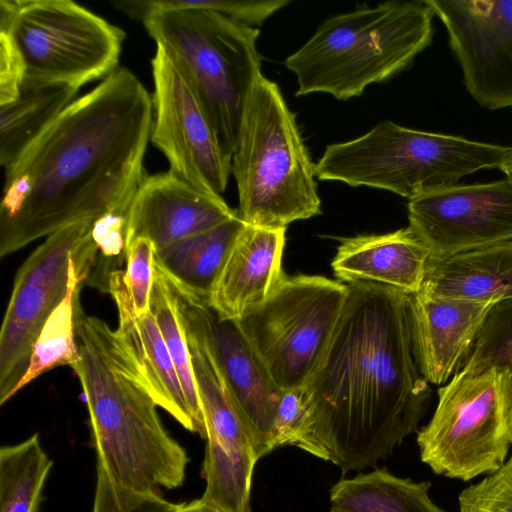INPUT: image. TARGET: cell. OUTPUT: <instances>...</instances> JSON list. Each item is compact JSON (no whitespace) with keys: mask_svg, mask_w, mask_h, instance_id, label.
I'll use <instances>...</instances> for the list:
<instances>
[{"mask_svg":"<svg viewBox=\"0 0 512 512\" xmlns=\"http://www.w3.org/2000/svg\"><path fill=\"white\" fill-rule=\"evenodd\" d=\"M152 125V97L124 67L72 102L5 170L0 256L133 198Z\"/></svg>","mask_w":512,"mask_h":512,"instance_id":"1","label":"cell"},{"mask_svg":"<svg viewBox=\"0 0 512 512\" xmlns=\"http://www.w3.org/2000/svg\"><path fill=\"white\" fill-rule=\"evenodd\" d=\"M410 294L359 281L302 388L314 456L343 473L374 466L417 431L431 388L417 364Z\"/></svg>","mask_w":512,"mask_h":512,"instance_id":"2","label":"cell"},{"mask_svg":"<svg viewBox=\"0 0 512 512\" xmlns=\"http://www.w3.org/2000/svg\"><path fill=\"white\" fill-rule=\"evenodd\" d=\"M75 322L80 360L72 369L85 395L97 465L127 487L181 486L186 451L164 428L157 404L115 331L83 312L80 289Z\"/></svg>","mask_w":512,"mask_h":512,"instance_id":"3","label":"cell"},{"mask_svg":"<svg viewBox=\"0 0 512 512\" xmlns=\"http://www.w3.org/2000/svg\"><path fill=\"white\" fill-rule=\"evenodd\" d=\"M434 16L423 0L362 5L329 17L284 61L296 76V96L348 100L390 79L431 44Z\"/></svg>","mask_w":512,"mask_h":512,"instance_id":"4","label":"cell"},{"mask_svg":"<svg viewBox=\"0 0 512 512\" xmlns=\"http://www.w3.org/2000/svg\"><path fill=\"white\" fill-rule=\"evenodd\" d=\"M231 172L239 217L247 225L286 228L321 214L315 164L279 86L261 75L247 100Z\"/></svg>","mask_w":512,"mask_h":512,"instance_id":"5","label":"cell"},{"mask_svg":"<svg viewBox=\"0 0 512 512\" xmlns=\"http://www.w3.org/2000/svg\"><path fill=\"white\" fill-rule=\"evenodd\" d=\"M509 148L385 120L355 139L328 145L315 164V177L411 200L458 185L479 170L499 168Z\"/></svg>","mask_w":512,"mask_h":512,"instance_id":"6","label":"cell"},{"mask_svg":"<svg viewBox=\"0 0 512 512\" xmlns=\"http://www.w3.org/2000/svg\"><path fill=\"white\" fill-rule=\"evenodd\" d=\"M203 102L233 155L250 93L261 74L259 29L210 10H170L141 21Z\"/></svg>","mask_w":512,"mask_h":512,"instance_id":"7","label":"cell"},{"mask_svg":"<svg viewBox=\"0 0 512 512\" xmlns=\"http://www.w3.org/2000/svg\"><path fill=\"white\" fill-rule=\"evenodd\" d=\"M437 394L434 414L417 434L421 461L462 481L499 469L512 446V364L460 370Z\"/></svg>","mask_w":512,"mask_h":512,"instance_id":"8","label":"cell"},{"mask_svg":"<svg viewBox=\"0 0 512 512\" xmlns=\"http://www.w3.org/2000/svg\"><path fill=\"white\" fill-rule=\"evenodd\" d=\"M0 30L25 66L22 84L80 88L118 67L124 31L70 0H0Z\"/></svg>","mask_w":512,"mask_h":512,"instance_id":"9","label":"cell"},{"mask_svg":"<svg viewBox=\"0 0 512 512\" xmlns=\"http://www.w3.org/2000/svg\"><path fill=\"white\" fill-rule=\"evenodd\" d=\"M348 284L319 275L286 276L237 321L275 384L303 388L318 367L340 319Z\"/></svg>","mask_w":512,"mask_h":512,"instance_id":"10","label":"cell"},{"mask_svg":"<svg viewBox=\"0 0 512 512\" xmlns=\"http://www.w3.org/2000/svg\"><path fill=\"white\" fill-rule=\"evenodd\" d=\"M151 63V142L167 158L170 171L203 191L220 195L228 183L232 156L197 92L161 47L156 46Z\"/></svg>","mask_w":512,"mask_h":512,"instance_id":"11","label":"cell"},{"mask_svg":"<svg viewBox=\"0 0 512 512\" xmlns=\"http://www.w3.org/2000/svg\"><path fill=\"white\" fill-rule=\"evenodd\" d=\"M90 225L76 222L52 233L15 275L0 331L1 405L16 394L39 333L68 292L70 260Z\"/></svg>","mask_w":512,"mask_h":512,"instance_id":"12","label":"cell"},{"mask_svg":"<svg viewBox=\"0 0 512 512\" xmlns=\"http://www.w3.org/2000/svg\"><path fill=\"white\" fill-rule=\"evenodd\" d=\"M166 280L183 328L197 337L212 356L260 459L273 450V425L282 390L236 320L222 318L208 302Z\"/></svg>","mask_w":512,"mask_h":512,"instance_id":"13","label":"cell"},{"mask_svg":"<svg viewBox=\"0 0 512 512\" xmlns=\"http://www.w3.org/2000/svg\"><path fill=\"white\" fill-rule=\"evenodd\" d=\"M184 332L206 429L201 499L222 512H249L258 458L248 429L209 351L192 333Z\"/></svg>","mask_w":512,"mask_h":512,"instance_id":"14","label":"cell"},{"mask_svg":"<svg viewBox=\"0 0 512 512\" xmlns=\"http://www.w3.org/2000/svg\"><path fill=\"white\" fill-rule=\"evenodd\" d=\"M443 23L470 96L512 107V0H425Z\"/></svg>","mask_w":512,"mask_h":512,"instance_id":"15","label":"cell"},{"mask_svg":"<svg viewBox=\"0 0 512 512\" xmlns=\"http://www.w3.org/2000/svg\"><path fill=\"white\" fill-rule=\"evenodd\" d=\"M409 226L431 258L512 242V180L458 184L408 201Z\"/></svg>","mask_w":512,"mask_h":512,"instance_id":"16","label":"cell"},{"mask_svg":"<svg viewBox=\"0 0 512 512\" xmlns=\"http://www.w3.org/2000/svg\"><path fill=\"white\" fill-rule=\"evenodd\" d=\"M236 214L221 195L203 191L170 170L147 175L130 207L127 248L136 239L147 238L160 249Z\"/></svg>","mask_w":512,"mask_h":512,"instance_id":"17","label":"cell"},{"mask_svg":"<svg viewBox=\"0 0 512 512\" xmlns=\"http://www.w3.org/2000/svg\"><path fill=\"white\" fill-rule=\"evenodd\" d=\"M410 299L420 372L428 383L445 384L462 368L496 304L437 297L422 289Z\"/></svg>","mask_w":512,"mask_h":512,"instance_id":"18","label":"cell"},{"mask_svg":"<svg viewBox=\"0 0 512 512\" xmlns=\"http://www.w3.org/2000/svg\"><path fill=\"white\" fill-rule=\"evenodd\" d=\"M109 294L118 312L115 334L137 367L151 397L185 429L198 433L204 439L154 315L151 311L142 316L134 312L124 282V270L111 274Z\"/></svg>","mask_w":512,"mask_h":512,"instance_id":"19","label":"cell"},{"mask_svg":"<svg viewBox=\"0 0 512 512\" xmlns=\"http://www.w3.org/2000/svg\"><path fill=\"white\" fill-rule=\"evenodd\" d=\"M286 228L245 224L210 299L225 319L238 320L265 301L287 276L282 269Z\"/></svg>","mask_w":512,"mask_h":512,"instance_id":"20","label":"cell"},{"mask_svg":"<svg viewBox=\"0 0 512 512\" xmlns=\"http://www.w3.org/2000/svg\"><path fill=\"white\" fill-rule=\"evenodd\" d=\"M430 251L410 227L340 239L331 266L338 281L375 282L408 294L423 284Z\"/></svg>","mask_w":512,"mask_h":512,"instance_id":"21","label":"cell"},{"mask_svg":"<svg viewBox=\"0 0 512 512\" xmlns=\"http://www.w3.org/2000/svg\"><path fill=\"white\" fill-rule=\"evenodd\" d=\"M420 289L437 297L474 302L512 300V242L430 258Z\"/></svg>","mask_w":512,"mask_h":512,"instance_id":"22","label":"cell"},{"mask_svg":"<svg viewBox=\"0 0 512 512\" xmlns=\"http://www.w3.org/2000/svg\"><path fill=\"white\" fill-rule=\"evenodd\" d=\"M244 226L237 212L211 229L156 249L154 264L172 284L210 304L215 285Z\"/></svg>","mask_w":512,"mask_h":512,"instance_id":"23","label":"cell"},{"mask_svg":"<svg viewBox=\"0 0 512 512\" xmlns=\"http://www.w3.org/2000/svg\"><path fill=\"white\" fill-rule=\"evenodd\" d=\"M79 88L64 84H22L13 102L0 105V163L5 170L74 102Z\"/></svg>","mask_w":512,"mask_h":512,"instance_id":"24","label":"cell"},{"mask_svg":"<svg viewBox=\"0 0 512 512\" xmlns=\"http://www.w3.org/2000/svg\"><path fill=\"white\" fill-rule=\"evenodd\" d=\"M430 487L429 481L376 469L338 481L330 491V512H447L430 499Z\"/></svg>","mask_w":512,"mask_h":512,"instance_id":"25","label":"cell"},{"mask_svg":"<svg viewBox=\"0 0 512 512\" xmlns=\"http://www.w3.org/2000/svg\"><path fill=\"white\" fill-rule=\"evenodd\" d=\"M53 462L38 434L0 449V512H37Z\"/></svg>","mask_w":512,"mask_h":512,"instance_id":"26","label":"cell"},{"mask_svg":"<svg viewBox=\"0 0 512 512\" xmlns=\"http://www.w3.org/2000/svg\"><path fill=\"white\" fill-rule=\"evenodd\" d=\"M83 281L77 276L73 256L70 260L69 289L52 312L32 349L27 370L16 393L43 373L59 366L71 368L80 360L76 337L75 297Z\"/></svg>","mask_w":512,"mask_h":512,"instance_id":"27","label":"cell"},{"mask_svg":"<svg viewBox=\"0 0 512 512\" xmlns=\"http://www.w3.org/2000/svg\"><path fill=\"white\" fill-rule=\"evenodd\" d=\"M150 311L155 317L172 358L190 410L203 431L205 439V422L195 383L188 342L168 282L156 266L150 295Z\"/></svg>","mask_w":512,"mask_h":512,"instance_id":"28","label":"cell"},{"mask_svg":"<svg viewBox=\"0 0 512 512\" xmlns=\"http://www.w3.org/2000/svg\"><path fill=\"white\" fill-rule=\"evenodd\" d=\"M512 364V300L496 304L460 370L478 372ZM459 370V371H460Z\"/></svg>","mask_w":512,"mask_h":512,"instance_id":"29","label":"cell"},{"mask_svg":"<svg viewBox=\"0 0 512 512\" xmlns=\"http://www.w3.org/2000/svg\"><path fill=\"white\" fill-rule=\"evenodd\" d=\"M96 471L91 512H179L184 504L170 502L156 490H140L121 485L98 465Z\"/></svg>","mask_w":512,"mask_h":512,"instance_id":"30","label":"cell"},{"mask_svg":"<svg viewBox=\"0 0 512 512\" xmlns=\"http://www.w3.org/2000/svg\"><path fill=\"white\" fill-rule=\"evenodd\" d=\"M283 445H295L314 455L302 388L283 390L278 401L272 446L275 449Z\"/></svg>","mask_w":512,"mask_h":512,"instance_id":"31","label":"cell"},{"mask_svg":"<svg viewBox=\"0 0 512 512\" xmlns=\"http://www.w3.org/2000/svg\"><path fill=\"white\" fill-rule=\"evenodd\" d=\"M460 512H512V455L479 483L458 497Z\"/></svg>","mask_w":512,"mask_h":512,"instance_id":"32","label":"cell"},{"mask_svg":"<svg viewBox=\"0 0 512 512\" xmlns=\"http://www.w3.org/2000/svg\"><path fill=\"white\" fill-rule=\"evenodd\" d=\"M154 254L155 246L147 238H138L127 248L124 282L137 316L150 311L155 268Z\"/></svg>","mask_w":512,"mask_h":512,"instance_id":"33","label":"cell"},{"mask_svg":"<svg viewBox=\"0 0 512 512\" xmlns=\"http://www.w3.org/2000/svg\"><path fill=\"white\" fill-rule=\"evenodd\" d=\"M25 66L11 35L0 30V105L13 102L20 93Z\"/></svg>","mask_w":512,"mask_h":512,"instance_id":"34","label":"cell"},{"mask_svg":"<svg viewBox=\"0 0 512 512\" xmlns=\"http://www.w3.org/2000/svg\"><path fill=\"white\" fill-rule=\"evenodd\" d=\"M179 512H222L216 507L206 503L201 498L190 503H184Z\"/></svg>","mask_w":512,"mask_h":512,"instance_id":"35","label":"cell"},{"mask_svg":"<svg viewBox=\"0 0 512 512\" xmlns=\"http://www.w3.org/2000/svg\"><path fill=\"white\" fill-rule=\"evenodd\" d=\"M498 169L503 172L506 178L512 180V147L507 151Z\"/></svg>","mask_w":512,"mask_h":512,"instance_id":"36","label":"cell"}]
</instances>
